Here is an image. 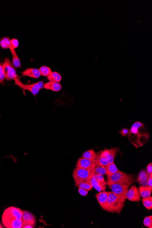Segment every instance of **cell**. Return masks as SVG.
<instances>
[{
	"label": "cell",
	"instance_id": "6da1fadb",
	"mask_svg": "<svg viewBox=\"0 0 152 228\" xmlns=\"http://www.w3.org/2000/svg\"><path fill=\"white\" fill-rule=\"evenodd\" d=\"M23 211L19 208L10 207L5 210L2 222L7 228H21L22 227Z\"/></svg>",
	"mask_w": 152,
	"mask_h": 228
},
{
	"label": "cell",
	"instance_id": "7a4b0ae2",
	"mask_svg": "<svg viewBox=\"0 0 152 228\" xmlns=\"http://www.w3.org/2000/svg\"><path fill=\"white\" fill-rule=\"evenodd\" d=\"M133 175L118 170L115 173L107 176V183H114L121 185H127L129 186L135 182Z\"/></svg>",
	"mask_w": 152,
	"mask_h": 228
},
{
	"label": "cell",
	"instance_id": "3957f363",
	"mask_svg": "<svg viewBox=\"0 0 152 228\" xmlns=\"http://www.w3.org/2000/svg\"><path fill=\"white\" fill-rule=\"evenodd\" d=\"M108 195L106 201L107 212L109 213L119 214L121 212L124 203L119 198L112 192H108Z\"/></svg>",
	"mask_w": 152,
	"mask_h": 228
},
{
	"label": "cell",
	"instance_id": "277c9868",
	"mask_svg": "<svg viewBox=\"0 0 152 228\" xmlns=\"http://www.w3.org/2000/svg\"><path fill=\"white\" fill-rule=\"evenodd\" d=\"M14 80L15 82V83H14L15 85H17L22 90L30 91L35 96L38 94L40 90L43 88L44 84L42 81H40L36 83H32V84H24L21 81L20 78L19 77L14 79Z\"/></svg>",
	"mask_w": 152,
	"mask_h": 228
},
{
	"label": "cell",
	"instance_id": "5b68a950",
	"mask_svg": "<svg viewBox=\"0 0 152 228\" xmlns=\"http://www.w3.org/2000/svg\"><path fill=\"white\" fill-rule=\"evenodd\" d=\"M107 184L112 192L117 195L121 200L124 203L127 199L126 194L129 190V185L114 183H108Z\"/></svg>",
	"mask_w": 152,
	"mask_h": 228
},
{
	"label": "cell",
	"instance_id": "8992f818",
	"mask_svg": "<svg viewBox=\"0 0 152 228\" xmlns=\"http://www.w3.org/2000/svg\"><path fill=\"white\" fill-rule=\"evenodd\" d=\"M73 177L74 180L75 185L77 187L83 181L90 179L92 177V172L82 168L76 167L73 171Z\"/></svg>",
	"mask_w": 152,
	"mask_h": 228
},
{
	"label": "cell",
	"instance_id": "52a82bcc",
	"mask_svg": "<svg viewBox=\"0 0 152 228\" xmlns=\"http://www.w3.org/2000/svg\"><path fill=\"white\" fill-rule=\"evenodd\" d=\"M3 64L6 80L10 81L18 78L17 71L9 58H6Z\"/></svg>",
	"mask_w": 152,
	"mask_h": 228
},
{
	"label": "cell",
	"instance_id": "ba28073f",
	"mask_svg": "<svg viewBox=\"0 0 152 228\" xmlns=\"http://www.w3.org/2000/svg\"><path fill=\"white\" fill-rule=\"evenodd\" d=\"M96 166L95 159L90 160L82 157L79 158L76 163L77 168H82L89 171L93 170Z\"/></svg>",
	"mask_w": 152,
	"mask_h": 228
},
{
	"label": "cell",
	"instance_id": "9c48e42d",
	"mask_svg": "<svg viewBox=\"0 0 152 228\" xmlns=\"http://www.w3.org/2000/svg\"><path fill=\"white\" fill-rule=\"evenodd\" d=\"M36 218L33 214L27 211H23L22 227L25 226H30L33 228L36 226Z\"/></svg>",
	"mask_w": 152,
	"mask_h": 228
},
{
	"label": "cell",
	"instance_id": "30bf717a",
	"mask_svg": "<svg viewBox=\"0 0 152 228\" xmlns=\"http://www.w3.org/2000/svg\"><path fill=\"white\" fill-rule=\"evenodd\" d=\"M127 199L132 202H138L140 200V196L138 189L135 185L131 186L126 194Z\"/></svg>",
	"mask_w": 152,
	"mask_h": 228
},
{
	"label": "cell",
	"instance_id": "8fae6325",
	"mask_svg": "<svg viewBox=\"0 0 152 228\" xmlns=\"http://www.w3.org/2000/svg\"><path fill=\"white\" fill-rule=\"evenodd\" d=\"M108 192H99L98 193L95 194V197L97 200L98 202L101 207L104 210L107 211V208L106 207V201L108 198Z\"/></svg>",
	"mask_w": 152,
	"mask_h": 228
},
{
	"label": "cell",
	"instance_id": "7c38bea8",
	"mask_svg": "<svg viewBox=\"0 0 152 228\" xmlns=\"http://www.w3.org/2000/svg\"><path fill=\"white\" fill-rule=\"evenodd\" d=\"M23 77H29L34 78H39L41 76L39 69L36 68H28L22 73Z\"/></svg>",
	"mask_w": 152,
	"mask_h": 228
},
{
	"label": "cell",
	"instance_id": "4fadbf2b",
	"mask_svg": "<svg viewBox=\"0 0 152 228\" xmlns=\"http://www.w3.org/2000/svg\"><path fill=\"white\" fill-rule=\"evenodd\" d=\"M43 88L53 92H58L61 91L62 88V86L59 82L49 81L44 84Z\"/></svg>",
	"mask_w": 152,
	"mask_h": 228
},
{
	"label": "cell",
	"instance_id": "5bb4252c",
	"mask_svg": "<svg viewBox=\"0 0 152 228\" xmlns=\"http://www.w3.org/2000/svg\"><path fill=\"white\" fill-rule=\"evenodd\" d=\"M149 174L147 171L142 170L139 173L137 178V181L138 184L141 186H147V182L149 178Z\"/></svg>",
	"mask_w": 152,
	"mask_h": 228
},
{
	"label": "cell",
	"instance_id": "9a60e30c",
	"mask_svg": "<svg viewBox=\"0 0 152 228\" xmlns=\"http://www.w3.org/2000/svg\"><path fill=\"white\" fill-rule=\"evenodd\" d=\"M11 54L12 56V65L15 68H20L21 66V62L18 56L17 55L16 53L15 49H13L11 46L9 47Z\"/></svg>",
	"mask_w": 152,
	"mask_h": 228
},
{
	"label": "cell",
	"instance_id": "2e32d148",
	"mask_svg": "<svg viewBox=\"0 0 152 228\" xmlns=\"http://www.w3.org/2000/svg\"><path fill=\"white\" fill-rule=\"evenodd\" d=\"M139 194L143 198L150 196L152 193V188L146 186H141L138 188Z\"/></svg>",
	"mask_w": 152,
	"mask_h": 228
},
{
	"label": "cell",
	"instance_id": "e0dca14e",
	"mask_svg": "<svg viewBox=\"0 0 152 228\" xmlns=\"http://www.w3.org/2000/svg\"><path fill=\"white\" fill-rule=\"evenodd\" d=\"M118 151V149L116 148H112V149H110V152H109L108 156L106 157V159L108 160L109 164L114 163L115 157Z\"/></svg>",
	"mask_w": 152,
	"mask_h": 228
},
{
	"label": "cell",
	"instance_id": "ac0fdd59",
	"mask_svg": "<svg viewBox=\"0 0 152 228\" xmlns=\"http://www.w3.org/2000/svg\"><path fill=\"white\" fill-rule=\"evenodd\" d=\"M49 81L59 82L61 81L62 76L59 73L57 72H52V73L47 77Z\"/></svg>",
	"mask_w": 152,
	"mask_h": 228
},
{
	"label": "cell",
	"instance_id": "d6986e66",
	"mask_svg": "<svg viewBox=\"0 0 152 228\" xmlns=\"http://www.w3.org/2000/svg\"><path fill=\"white\" fill-rule=\"evenodd\" d=\"M96 165L103 166L106 167L109 164L108 160L105 157L101 156L100 153H98L97 155L96 158L95 159Z\"/></svg>",
	"mask_w": 152,
	"mask_h": 228
},
{
	"label": "cell",
	"instance_id": "ffe728a7",
	"mask_svg": "<svg viewBox=\"0 0 152 228\" xmlns=\"http://www.w3.org/2000/svg\"><path fill=\"white\" fill-rule=\"evenodd\" d=\"M97 155V154L96 153L94 149H91L84 152L82 154V157L90 160H95L96 158Z\"/></svg>",
	"mask_w": 152,
	"mask_h": 228
},
{
	"label": "cell",
	"instance_id": "44dd1931",
	"mask_svg": "<svg viewBox=\"0 0 152 228\" xmlns=\"http://www.w3.org/2000/svg\"><path fill=\"white\" fill-rule=\"evenodd\" d=\"M91 172H92V175L99 174L104 175L106 174V167L97 165L95 168L93 170L91 171Z\"/></svg>",
	"mask_w": 152,
	"mask_h": 228
},
{
	"label": "cell",
	"instance_id": "7402d4cb",
	"mask_svg": "<svg viewBox=\"0 0 152 228\" xmlns=\"http://www.w3.org/2000/svg\"><path fill=\"white\" fill-rule=\"evenodd\" d=\"M106 174L107 175V176L111 175L112 174L115 173L116 172L119 170L114 163L108 164L106 166Z\"/></svg>",
	"mask_w": 152,
	"mask_h": 228
},
{
	"label": "cell",
	"instance_id": "603a6c76",
	"mask_svg": "<svg viewBox=\"0 0 152 228\" xmlns=\"http://www.w3.org/2000/svg\"><path fill=\"white\" fill-rule=\"evenodd\" d=\"M11 40L9 37H6L2 38L0 40V46L3 49H9Z\"/></svg>",
	"mask_w": 152,
	"mask_h": 228
},
{
	"label": "cell",
	"instance_id": "cb8c5ba5",
	"mask_svg": "<svg viewBox=\"0 0 152 228\" xmlns=\"http://www.w3.org/2000/svg\"><path fill=\"white\" fill-rule=\"evenodd\" d=\"M92 176L96 179L100 185L105 190L107 182L105 181L103 175L99 174H93L92 175Z\"/></svg>",
	"mask_w": 152,
	"mask_h": 228
},
{
	"label": "cell",
	"instance_id": "d4e9b609",
	"mask_svg": "<svg viewBox=\"0 0 152 228\" xmlns=\"http://www.w3.org/2000/svg\"><path fill=\"white\" fill-rule=\"evenodd\" d=\"M79 188L84 189L87 191H90L92 190L93 187H92V184H91V180L87 179L83 181L82 183H80L78 185Z\"/></svg>",
	"mask_w": 152,
	"mask_h": 228
},
{
	"label": "cell",
	"instance_id": "484cf974",
	"mask_svg": "<svg viewBox=\"0 0 152 228\" xmlns=\"http://www.w3.org/2000/svg\"><path fill=\"white\" fill-rule=\"evenodd\" d=\"M142 202L143 206L147 210H151L152 209V197H148L145 198H142Z\"/></svg>",
	"mask_w": 152,
	"mask_h": 228
},
{
	"label": "cell",
	"instance_id": "4316f807",
	"mask_svg": "<svg viewBox=\"0 0 152 228\" xmlns=\"http://www.w3.org/2000/svg\"><path fill=\"white\" fill-rule=\"evenodd\" d=\"M39 70L41 76H44V77H48L52 72L50 67L45 66L40 67Z\"/></svg>",
	"mask_w": 152,
	"mask_h": 228
},
{
	"label": "cell",
	"instance_id": "83f0119b",
	"mask_svg": "<svg viewBox=\"0 0 152 228\" xmlns=\"http://www.w3.org/2000/svg\"><path fill=\"white\" fill-rule=\"evenodd\" d=\"M90 180H91L92 187H93V188H94L98 192H102L105 191V190L98 184V181H97L96 179L94 178L92 176L91 177Z\"/></svg>",
	"mask_w": 152,
	"mask_h": 228
},
{
	"label": "cell",
	"instance_id": "f1b7e54d",
	"mask_svg": "<svg viewBox=\"0 0 152 228\" xmlns=\"http://www.w3.org/2000/svg\"><path fill=\"white\" fill-rule=\"evenodd\" d=\"M6 79L5 74L4 70L3 64L0 63V83L3 84L4 81Z\"/></svg>",
	"mask_w": 152,
	"mask_h": 228
},
{
	"label": "cell",
	"instance_id": "f546056e",
	"mask_svg": "<svg viewBox=\"0 0 152 228\" xmlns=\"http://www.w3.org/2000/svg\"><path fill=\"white\" fill-rule=\"evenodd\" d=\"M143 225L147 227L152 228V216H149L146 217L143 220Z\"/></svg>",
	"mask_w": 152,
	"mask_h": 228
},
{
	"label": "cell",
	"instance_id": "4dcf8cb0",
	"mask_svg": "<svg viewBox=\"0 0 152 228\" xmlns=\"http://www.w3.org/2000/svg\"><path fill=\"white\" fill-rule=\"evenodd\" d=\"M19 44V41L17 39L12 38V39L11 40L10 46L13 49H15L17 47H18Z\"/></svg>",
	"mask_w": 152,
	"mask_h": 228
},
{
	"label": "cell",
	"instance_id": "1f68e13d",
	"mask_svg": "<svg viewBox=\"0 0 152 228\" xmlns=\"http://www.w3.org/2000/svg\"><path fill=\"white\" fill-rule=\"evenodd\" d=\"M130 130L126 128H123L119 131V133L122 136L126 137L129 134Z\"/></svg>",
	"mask_w": 152,
	"mask_h": 228
},
{
	"label": "cell",
	"instance_id": "d6a6232c",
	"mask_svg": "<svg viewBox=\"0 0 152 228\" xmlns=\"http://www.w3.org/2000/svg\"><path fill=\"white\" fill-rule=\"evenodd\" d=\"M78 192L81 195L85 196H86L88 194V191L84 189H81V188H79Z\"/></svg>",
	"mask_w": 152,
	"mask_h": 228
},
{
	"label": "cell",
	"instance_id": "836d02e7",
	"mask_svg": "<svg viewBox=\"0 0 152 228\" xmlns=\"http://www.w3.org/2000/svg\"><path fill=\"white\" fill-rule=\"evenodd\" d=\"M132 126H134V127H136V128L139 129L143 127V124L142 122H135L132 125Z\"/></svg>",
	"mask_w": 152,
	"mask_h": 228
},
{
	"label": "cell",
	"instance_id": "e575fe53",
	"mask_svg": "<svg viewBox=\"0 0 152 228\" xmlns=\"http://www.w3.org/2000/svg\"><path fill=\"white\" fill-rule=\"evenodd\" d=\"M147 186L152 188V174H150L147 182Z\"/></svg>",
	"mask_w": 152,
	"mask_h": 228
},
{
	"label": "cell",
	"instance_id": "d590c367",
	"mask_svg": "<svg viewBox=\"0 0 152 228\" xmlns=\"http://www.w3.org/2000/svg\"><path fill=\"white\" fill-rule=\"evenodd\" d=\"M147 172L149 174H152V163H149L147 167Z\"/></svg>",
	"mask_w": 152,
	"mask_h": 228
},
{
	"label": "cell",
	"instance_id": "8d00e7d4",
	"mask_svg": "<svg viewBox=\"0 0 152 228\" xmlns=\"http://www.w3.org/2000/svg\"><path fill=\"white\" fill-rule=\"evenodd\" d=\"M4 227L0 223V228H3Z\"/></svg>",
	"mask_w": 152,
	"mask_h": 228
}]
</instances>
